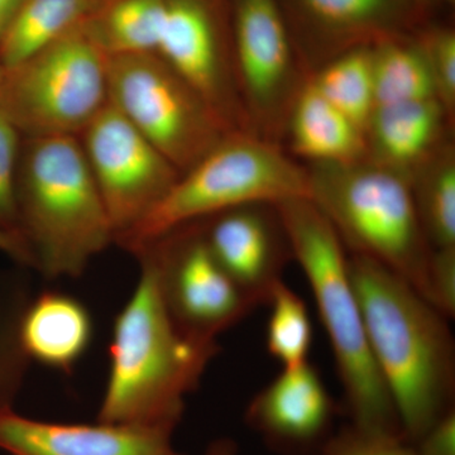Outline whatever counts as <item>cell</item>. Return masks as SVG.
<instances>
[{
  "label": "cell",
  "instance_id": "6da1fadb",
  "mask_svg": "<svg viewBox=\"0 0 455 455\" xmlns=\"http://www.w3.org/2000/svg\"><path fill=\"white\" fill-rule=\"evenodd\" d=\"M368 343L406 442L454 409V341L447 316L390 269L348 259Z\"/></svg>",
  "mask_w": 455,
  "mask_h": 455
},
{
  "label": "cell",
  "instance_id": "7a4b0ae2",
  "mask_svg": "<svg viewBox=\"0 0 455 455\" xmlns=\"http://www.w3.org/2000/svg\"><path fill=\"white\" fill-rule=\"evenodd\" d=\"M134 254L140 265L139 283L114 320L98 421L175 429L185 398L218 355V343L180 329L164 301L151 248Z\"/></svg>",
  "mask_w": 455,
  "mask_h": 455
},
{
  "label": "cell",
  "instance_id": "3957f363",
  "mask_svg": "<svg viewBox=\"0 0 455 455\" xmlns=\"http://www.w3.org/2000/svg\"><path fill=\"white\" fill-rule=\"evenodd\" d=\"M16 197L33 268L50 280L82 276L116 241L79 137H23Z\"/></svg>",
  "mask_w": 455,
  "mask_h": 455
},
{
  "label": "cell",
  "instance_id": "277c9868",
  "mask_svg": "<svg viewBox=\"0 0 455 455\" xmlns=\"http://www.w3.org/2000/svg\"><path fill=\"white\" fill-rule=\"evenodd\" d=\"M274 206L331 340L353 427L403 436L390 392L371 352L348 259L337 230L307 197Z\"/></svg>",
  "mask_w": 455,
  "mask_h": 455
},
{
  "label": "cell",
  "instance_id": "5b68a950",
  "mask_svg": "<svg viewBox=\"0 0 455 455\" xmlns=\"http://www.w3.org/2000/svg\"><path fill=\"white\" fill-rule=\"evenodd\" d=\"M307 169L311 202L352 254L390 269L429 301L434 251L421 229L409 179L368 158Z\"/></svg>",
  "mask_w": 455,
  "mask_h": 455
},
{
  "label": "cell",
  "instance_id": "8992f818",
  "mask_svg": "<svg viewBox=\"0 0 455 455\" xmlns=\"http://www.w3.org/2000/svg\"><path fill=\"white\" fill-rule=\"evenodd\" d=\"M310 199L307 167L277 143L251 132L228 133L199 163L180 176L145 220L116 242L132 253L188 224L241 206Z\"/></svg>",
  "mask_w": 455,
  "mask_h": 455
},
{
  "label": "cell",
  "instance_id": "52a82bcc",
  "mask_svg": "<svg viewBox=\"0 0 455 455\" xmlns=\"http://www.w3.org/2000/svg\"><path fill=\"white\" fill-rule=\"evenodd\" d=\"M109 56L82 23L23 60L3 68L0 109L22 137H79L109 103Z\"/></svg>",
  "mask_w": 455,
  "mask_h": 455
},
{
  "label": "cell",
  "instance_id": "ba28073f",
  "mask_svg": "<svg viewBox=\"0 0 455 455\" xmlns=\"http://www.w3.org/2000/svg\"><path fill=\"white\" fill-rule=\"evenodd\" d=\"M108 86L109 103L181 175L230 133L157 53L109 57Z\"/></svg>",
  "mask_w": 455,
  "mask_h": 455
},
{
  "label": "cell",
  "instance_id": "9c48e42d",
  "mask_svg": "<svg viewBox=\"0 0 455 455\" xmlns=\"http://www.w3.org/2000/svg\"><path fill=\"white\" fill-rule=\"evenodd\" d=\"M233 62L251 133L278 145L309 77L278 0H236Z\"/></svg>",
  "mask_w": 455,
  "mask_h": 455
},
{
  "label": "cell",
  "instance_id": "30bf717a",
  "mask_svg": "<svg viewBox=\"0 0 455 455\" xmlns=\"http://www.w3.org/2000/svg\"><path fill=\"white\" fill-rule=\"evenodd\" d=\"M79 140L112 221L116 241L145 220L181 176L110 103Z\"/></svg>",
  "mask_w": 455,
  "mask_h": 455
},
{
  "label": "cell",
  "instance_id": "8fae6325",
  "mask_svg": "<svg viewBox=\"0 0 455 455\" xmlns=\"http://www.w3.org/2000/svg\"><path fill=\"white\" fill-rule=\"evenodd\" d=\"M145 247L157 260L171 316L191 337L217 341L257 307L214 259L202 230L179 228Z\"/></svg>",
  "mask_w": 455,
  "mask_h": 455
},
{
  "label": "cell",
  "instance_id": "7c38bea8",
  "mask_svg": "<svg viewBox=\"0 0 455 455\" xmlns=\"http://www.w3.org/2000/svg\"><path fill=\"white\" fill-rule=\"evenodd\" d=\"M157 55L196 90L228 131L250 132L235 64L221 47L203 0H166Z\"/></svg>",
  "mask_w": 455,
  "mask_h": 455
},
{
  "label": "cell",
  "instance_id": "4fadbf2b",
  "mask_svg": "<svg viewBox=\"0 0 455 455\" xmlns=\"http://www.w3.org/2000/svg\"><path fill=\"white\" fill-rule=\"evenodd\" d=\"M212 220L202 233L212 256L242 291L257 305L266 304L292 256L276 209L256 204Z\"/></svg>",
  "mask_w": 455,
  "mask_h": 455
},
{
  "label": "cell",
  "instance_id": "5bb4252c",
  "mask_svg": "<svg viewBox=\"0 0 455 455\" xmlns=\"http://www.w3.org/2000/svg\"><path fill=\"white\" fill-rule=\"evenodd\" d=\"M337 406L322 376L309 362L283 368L254 396L245 420L269 447L305 454L324 447L331 438Z\"/></svg>",
  "mask_w": 455,
  "mask_h": 455
},
{
  "label": "cell",
  "instance_id": "9a60e30c",
  "mask_svg": "<svg viewBox=\"0 0 455 455\" xmlns=\"http://www.w3.org/2000/svg\"><path fill=\"white\" fill-rule=\"evenodd\" d=\"M164 427L59 424L0 410V449L11 455H184Z\"/></svg>",
  "mask_w": 455,
  "mask_h": 455
},
{
  "label": "cell",
  "instance_id": "2e32d148",
  "mask_svg": "<svg viewBox=\"0 0 455 455\" xmlns=\"http://www.w3.org/2000/svg\"><path fill=\"white\" fill-rule=\"evenodd\" d=\"M451 123L436 99L374 107L364 132L367 158L409 179L445 142Z\"/></svg>",
  "mask_w": 455,
  "mask_h": 455
},
{
  "label": "cell",
  "instance_id": "e0dca14e",
  "mask_svg": "<svg viewBox=\"0 0 455 455\" xmlns=\"http://www.w3.org/2000/svg\"><path fill=\"white\" fill-rule=\"evenodd\" d=\"M94 335L92 314L79 299L44 291L23 314L20 340L29 361L71 373L88 352Z\"/></svg>",
  "mask_w": 455,
  "mask_h": 455
},
{
  "label": "cell",
  "instance_id": "ac0fdd59",
  "mask_svg": "<svg viewBox=\"0 0 455 455\" xmlns=\"http://www.w3.org/2000/svg\"><path fill=\"white\" fill-rule=\"evenodd\" d=\"M284 137L293 154L310 164H350L367 158L364 132L331 106L309 77L293 101Z\"/></svg>",
  "mask_w": 455,
  "mask_h": 455
},
{
  "label": "cell",
  "instance_id": "d6986e66",
  "mask_svg": "<svg viewBox=\"0 0 455 455\" xmlns=\"http://www.w3.org/2000/svg\"><path fill=\"white\" fill-rule=\"evenodd\" d=\"M305 20L337 55L358 46H372L400 36L411 0H293ZM334 55V56H337Z\"/></svg>",
  "mask_w": 455,
  "mask_h": 455
},
{
  "label": "cell",
  "instance_id": "ffe728a7",
  "mask_svg": "<svg viewBox=\"0 0 455 455\" xmlns=\"http://www.w3.org/2000/svg\"><path fill=\"white\" fill-rule=\"evenodd\" d=\"M97 0H22L0 37V65L20 64L84 23Z\"/></svg>",
  "mask_w": 455,
  "mask_h": 455
},
{
  "label": "cell",
  "instance_id": "44dd1931",
  "mask_svg": "<svg viewBox=\"0 0 455 455\" xmlns=\"http://www.w3.org/2000/svg\"><path fill=\"white\" fill-rule=\"evenodd\" d=\"M421 229L431 250H455V154L449 142L409 178Z\"/></svg>",
  "mask_w": 455,
  "mask_h": 455
},
{
  "label": "cell",
  "instance_id": "7402d4cb",
  "mask_svg": "<svg viewBox=\"0 0 455 455\" xmlns=\"http://www.w3.org/2000/svg\"><path fill=\"white\" fill-rule=\"evenodd\" d=\"M374 107L436 99L429 66L418 41L400 36L371 46ZM440 103V101H439Z\"/></svg>",
  "mask_w": 455,
  "mask_h": 455
},
{
  "label": "cell",
  "instance_id": "603a6c76",
  "mask_svg": "<svg viewBox=\"0 0 455 455\" xmlns=\"http://www.w3.org/2000/svg\"><path fill=\"white\" fill-rule=\"evenodd\" d=\"M309 82L331 106L366 132L374 109L371 46L353 47L331 57L309 75Z\"/></svg>",
  "mask_w": 455,
  "mask_h": 455
},
{
  "label": "cell",
  "instance_id": "cb8c5ba5",
  "mask_svg": "<svg viewBox=\"0 0 455 455\" xmlns=\"http://www.w3.org/2000/svg\"><path fill=\"white\" fill-rule=\"evenodd\" d=\"M166 0H116L89 29L108 56L157 53Z\"/></svg>",
  "mask_w": 455,
  "mask_h": 455
},
{
  "label": "cell",
  "instance_id": "d4e9b609",
  "mask_svg": "<svg viewBox=\"0 0 455 455\" xmlns=\"http://www.w3.org/2000/svg\"><path fill=\"white\" fill-rule=\"evenodd\" d=\"M31 299L23 275L0 269V410L13 407L28 372L20 324Z\"/></svg>",
  "mask_w": 455,
  "mask_h": 455
},
{
  "label": "cell",
  "instance_id": "484cf974",
  "mask_svg": "<svg viewBox=\"0 0 455 455\" xmlns=\"http://www.w3.org/2000/svg\"><path fill=\"white\" fill-rule=\"evenodd\" d=\"M267 350L283 368L307 363L311 344L313 325L307 304L283 280L269 292Z\"/></svg>",
  "mask_w": 455,
  "mask_h": 455
},
{
  "label": "cell",
  "instance_id": "4316f807",
  "mask_svg": "<svg viewBox=\"0 0 455 455\" xmlns=\"http://www.w3.org/2000/svg\"><path fill=\"white\" fill-rule=\"evenodd\" d=\"M22 134L0 109V230L20 235L17 212V172Z\"/></svg>",
  "mask_w": 455,
  "mask_h": 455
},
{
  "label": "cell",
  "instance_id": "83f0119b",
  "mask_svg": "<svg viewBox=\"0 0 455 455\" xmlns=\"http://www.w3.org/2000/svg\"><path fill=\"white\" fill-rule=\"evenodd\" d=\"M434 86L436 98L454 123L455 114V35L448 28H436L418 40Z\"/></svg>",
  "mask_w": 455,
  "mask_h": 455
},
{
  "label": "cell",
  "instance_id": "f1b7e54d",
  "mask_svg": "<svg viewBox=\"0 0 455 455\" xmlns=\"http://www.w3.org/2000/svg\"><path fill=\"white\" fill-rule=\"evenodd\" d=\"M322 455H418L414 447L401 435L372 433L353 427H344L338 435H331Z\"/></svg>",
  "mask_w": 455,
  "mask_h": 455
},
{
  "label": "cell",
  "instance_id": "f546056e",
  "mask_svg": "<svg viewBox=\"0 0 455 455\" xmlns=\"http://www.w3.org/2000/svg\"><path fill=\"white\" fill-rule=\"evenodd\" d=\"M429 301L445 316L455 313V250L434 251Z\"/></svg>",
  "mask_w": 455,
  "mask_h": 455
},
{
  "label": "cell",
  "instance_id": "4dcf8cb0",
  "mask_svg": "<svg viewBox=\"0 0 455 455\" xmlns=\"http://www.w3.org/2000/svg\"><path fill=\"white\" fill-rule=\"evenodd\" d=\"M414 444L418 455H455L454 409L436 421Z\"/></svg>",
  "mask_w": 455,
  "mask_h": 455
},
{
  "label": "cell",
  "instance_id": "1f68e13d",
  "mask_svg": "<svg viewBox=\"0 0 455 455\" xmlns=\"http://www.w3.org/2000/svg\"><path fill=\"white\" fill-rule=\"evenodd\" d=\"M0 253L7 254L18 265L33 267L31 251L22 235L0 230Z\"/></svg>",
  "mask_w": 455,
  "mask_h": 455
},
{
  "label": "cell",
  "instance_id": "d6a6232c",
  "mask_svg": "<svg viewBox=\"0 0 455 455\" xmlns=\"http://www.w3.org/2000/svg\"><path fill=\"white\" fill-rule=\"evenodd\" d=\"M205 455H238V447L232 439H217L206 449Z\"/></svg>",
  "mask_w": 455,
  "mask_h": 455
},
{
  "label": "cell",
  "instance_id": "836d02e7",
  "mask_svg": "<svg viewBox=\"0 0 455 455\" xmlns=\"http://www.w3.org/2000/svg\"><path fill=\"white\" fill-rule=\"evenodd\" d=\"M22 0H0V37Z\"/></svg>",
  "mask_w": 455,
  "mask_h": 455
},
{
  "label": "cell",
  "instance_id": "e575fe53",
  "mask_svg": "<svg viewBox=\"0 0 455 455\" xmlns=\"http://www.w3.org/2000/svg\"><path fill=\"white\" fill-rule=\"evenodd\" d=\"M418 5L451 4L454 0H411Z\"/></svg>",
  "mask_w": 455,
  "mask_h": 455
},
{
  "label": "cell",
  "instance_id": "d590c367",
  "mask_svg": "<svg viewBox=\"0 0 455 455\" xmlns=\"http://www.w3.org/2000/svg\"><path fill=\"white\" fill-rule=\"evenodd\" d=\"M3 66L0 65V80H2Z\"/></svg>",
  "mask_w": 455,
  "mask_h": 455
}]
</instances>
